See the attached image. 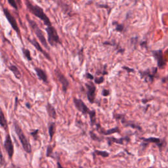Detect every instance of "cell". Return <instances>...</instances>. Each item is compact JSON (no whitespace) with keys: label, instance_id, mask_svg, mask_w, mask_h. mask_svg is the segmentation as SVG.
<instances>
[{"label":"cell","instance_id":"cell-6","mask_svg":"<svg viewBox=\"0 0 168 168\" xmlns=\"http://www.w3.org/2000/svg\"><path fill=\"white\" fill-rule=\"evenodd\" d=\"M158 69L156 67L148 68L145 70L139 71V74L141 78L144 80V82L148 83H152L157 74Z\"/></svg>","mask_w":168,"mask_h":168},{"label":"cell","instance_id":"cell-20","mask_svg":"<svg viewBox=\"0 0 168 168\" xmlns=\"http://www.w3.org/2000/svg\"><path fill=\"white\" fill-rule=\"evenodd\" d=\"M9 70L14 74V76H15L17 79H18V80L21 79V77H22L21 73V72H20L19 68L17 67V66L11 65L9 67Z\"/></svg>","mask_w":168,"mask_h":168},{"label":"cell","instance_id":"cell-29","mask_svg":"<svg viewBox=\"0 0 168 168\" xmlns=\"http://www.w3.org/2000/svg\"><path fill=\"white\" fill-rule=\"evenodd\" d=\"M110 93H111V91H110L108 89H103V91H102V95H103V96H104V97L109 96Z\"/></svg>","mask_w":168,"mask_h":168},{"label":"cell","instance_id":"cell-5","mask_svg":"<svg viewBox=\"0 0 168 168\" xmlns=\"http://www.w3.org/2000/svg\"><path fill=\"white\" fill-rule=\"evenodd\" d=\"M3 12H4L5 18L7 19L9 23L11 24V27L16 32L17 35L19 36L20 38L21 39V32H20V28L19 27L18 24H17L15 18H14L13 16V14L9 12V11L8 9L6 7H3Z\"/></svg>","mask_w":168,"mask_h":168},{"label":"cell","instance_id":"cell-18","mask_svg":"<svg viewBox=\"0 0 168 168\" xmlns=\"http://www.w3.org/2000/svg\"><path fill=\"white\" fill-rule=\"evenodd\" d=\"M46 109H47V112L49 117H51L53 119H56L57 118V112L55 111V107L50 103H47V106H46Z\"/></svg>","mask_w":168,"mask_h":168},{"label":"cell","instance_id":"cell-36","mask_svg":"<svg viewBox=\"0 0 168 168\" xmlns=\"http://www.w3.org/2000/svg\"><path fill=\"white\" fill-rule=\"evenodd\" d=\"M162 82H168V76H166V77H164L162 78Z\"/></svg>","mask_w":168,"mask_h":168},{"label":"cell","instance_id":"cell-31","mask_svg":"<svg viewBox=\"0 0 168 168\" xmlns=\"http://www.w3.org/2000/svg\"><path fill=\"white\" fill-rule=\"evenodd\" d=\"M122 68L124 69V70H126L127 72H128V73H130V72H134V69L129 68V67H127V66H123Z\"/></svg>","mask_w":168,"mask_h":168},{"label":"cell","instance_id":"cell-33","mask_svg":"<svg viewBox=\"0 0 168 168\" xmlns=\"http://www.w3.org/2000/svg\"><path fill=\"white\" fill-rule=\"evenodd\" d=\"M52 151H53V150H52V147L51 146H49L47 149V156H50V154H51Z\"/></svg>","mask_w":168,"mask_h":168},{"label":"cell","instance_id":"cell-2","mask_svg":"<svg viewBox=\"0 0 168 168\" xmlns=\"http://www.w3.org/2000/svg\"><path fill=\"white\" fill-rule=\"evenodd\" d=\"M13 126L14 131H15L17 136L19 137V140L21 141L22 146L23 149L25 150V152H27V153H30L32 152V147L30 144L29 143L26 135H24V132H23L21 126H20V125L16 120L13 121Z\"/></svg>","mask_w":168,"mask_h":168},{"label":"cell","instance_id":"cell-35","mask_svg":"<svg viewBox=\"0 0 168 168\" xmlns=\"http://www.w3.org/2000/svg\"><path fill=\"white\" fill-rule=\"evenodd\" d=\"M97 6L101 8H108V5H97Z\"/></svg>","mask_w":168,"mask_h":168},{"label":"cell","instance_id":"cell-3","mask_svg":"<svg viewBox=\"0 0 168 168\" xmlns=\"http://www.w3.org/2000/svg\"><path fill=\"white\" fill-rule=\"evenodd\" d=\"M26 18H27V21L28 22L29 26H30V28L32 29V30L34 32V34H36V36H37V38H38V39L39 40V42H41L42 45L43 46V47L49 50L48 43H47V40H46V39H45L44 34H43V33L42 32V30L39 28V27H38V25H37V23L34 21H33V20H32L29 18L28 15L26 16Z\"/></svg>","mask_w":168,"mask_h":168},{"label":"cell","instance_id":"cell-16","mask_svg":"<svg viewBox=\"0 0 168 168\" xmlns=\"http://www.w3.org/2000/svg\"><path fill=\"white\" fill-rule=\"evenodd\" d=\"M107 140H108V144L109 146H111L112 143H113L120 144H123V142L125 141L126 142H129L130 141L129 137H122V138H120V139H116L114 137H108L107 138Z\"/></svg>","mask_w":168,"mask_h":168},{"label":"cell","instance_id":"cell-24","mask_svg":"<svg viewBox=\"0 0 168 168\" xmlns=\"http://www.w3.org/2000/svg\"><path fill=\"white\" fill-rule=\"evenodd\" d=\"M89 118H90L91 126H94L95 124H96V112L95 111H91L89 114Z\"/></svg>","mask_w":168,"mask_h":168},{"label":"cell","instance_id":"cell-30","mask_svg":"<svg viewBox=\"0 0 168 168\" xmlns=\"http://www.w3.org/2000/svg\"><path fill=\"white\" fill-rule=\"evenodd\" d=\"M38 131H39L38 129H36V130H34V131L31 132V135L33 136L34 138L35 139H37V133H38Z\"/></svg>","mask_w":168,"mask_h":168},{"label":"cell","instance_id":"cell-27","mask_svg":"<svg viewBox=\"0 0 168 168\" xmlns=\"http://www.w3.org/2000/svg\"><path fill=\"white\" fill-rule=\"evenodd\" d=\"M89 134H90V136H91V137L93 140H94V141H101V139L100 138H98L97 136L96 135V134H95L94 133H93L92 131H90L89 132Z\"/></svg>","mask_w":168,"mask_h":168},{"label":"cell","instance_id":"cell-4","mask_svg":"<svg viewBox=\"0 0 168 168\" xmlns=\"http://www.w3.org/2000/svg\"><path fill=\"white\" fill-rule=\"evenodd\" d=\"M45 30L47 34V41L50 45L54 47V46H57L58 44H61V42H60L56 29L53 26L47 27L45 28Z\"/></svg>","mask_w":168,"mask_h":168},{"label":"cell","instance_id":"cell-17","mask_svg":"<svg viewBox=\"0 0 168 168\" xmlns=\"http://www.w3.org/2000/svg\"><path fill=\"white\" fill-rule=\"evenodd\" d=\"M34 70H35L36 75L40 80H42V82H43L44 83H46L48 82L47 76V74H46L45 72H44V70H43L42 68H37V67L34 68Z\"/></svg>","mask_w":168,"mask_h":168},{"label":"cell","instance_id":"cell-22","mask_svg":"<svg viewBox=\"0 0 168 168\" xmlns=\"http://www.w3.org/2000/svg\"><path fill=\"white\" fill-rule=\"evenodd\" d=\"M97 155V156H103L104 158L108 157L109 156V153L107 152L106 151H101V150H95V151L93 152V156H94Z\"/></svg>","mask_w":168,"mask_h":168},{"label":"cell","instance_id":"cell-26","mask_svg":"<svg viewBox=\"0 0 168 168\" xmlns=\"http://www.w3.org/2000/svg\"><path fill=\"white\" fill-rule=\"evenodd\" d=\"M8 4L11 5L14 9L18 11V5H17V2L15 1H14V0H8Z\"/></svg>","mask_w":168,"mask_h":168},{"label":"cell","instance_id":"cell-28","mask_svg":"<svg viewBox=\"0 0 168 168\" xmlns=\"http://www.w3.org/2000/svg\"><path fill=\"white\" fill-rule=\"evenodd\" d=\"M95 83H97V84H101V83H103L104 82V77L103 76H101L100 78H95Z\"/></svg>","mask_w":168,"mask_h":168},{"label":"cell","instance_id":"cell-21","mask_svg":"<svg viewBox=\"0 0 168 168\" xmlns=\"http://www.w3.org/2000/svg\"><path fill=\"white\" fill-rule=\"evenodd\" d=\"M55 128H56L55 123L51 122L49 123L48 131H49V137H50L51 141L52 140V139H53V137L55 134Z\"/></svg>","mask_w":168,"mask_h":168},{"label":"cell","instance_id":"cell-37","mask_svg":"<svg viewBox=\"0 0 168 168\" xmlns=\"http://www.w3.org/2000/svg\"><path fill=\"white\" fill-rule=\"evenodd\" d=\"M26 106H27L28 109H30L31 107H32L31 105H30V104L29 103H26Z\"/></svg>","mask_w":168,"mask_h":168},{"label":"cell","instance_id":"cell-23","mask_svg":"<svg viewBox=\"0 0 168 168\" xmlns=\"http://www.w3.org/2000/svg\"><path fill=\"white\" fill-rule=\"evenodd\" d=\"M22 53L23 55H24V57L27 59L29 61H31V60H32V58L31 56V53H30V51L28 50V49H26V48H22Z\"/></svg>","mask_w":168,"mask_h":168},{"label":"cell","instance_id":"cell-15","mask_svg":"<svg viewBox=\"0 0 168 168\" xmlns=\"http://www.w3.org/2000/svg\"><path fill=\"white\" fill-rule=\"evenodd\" d=\"M141 140H143L144 143H146L147 144L148 143H155L156 145H157L160 149H161L162 146L164 145V142L162 141L159 138H156V137H149V138H143L142 137L141 138Z\"/></svg>","mask_w":168,"mask_h":168},{"label":"cell","instance_id":"cell-8","mask_svg":"<svg viewBox=\"0 0 168 168\" xmlns=\"http://www.w3.org/2000/svg\"><path fill=\"white\" fill-rule=\"evenodd\" d=\"M86 87V91H87V97L89 102L93 104L95 102V92H96V87H95V84L92 82L87 83H85Z\"/></svg>","mask_w":168,"mask_h":168},{"label":"cell","instance_id":"cell-25","mask_svg":"<svg viewBox=\"0 0 168 168\" xmlns=\"http://www.w3.org/2000/svg\"><path fill=\"white\" fill-rule=\"evenodd\" d=\"M112 24L114 25V26H115L116 30L118 31V32H123V29H124V26L123 24H120L116 21L113 22Z\"/></svg>","mask_w":168,"mask_h":168},{"label":"cell","instance_id":"cell-38","mask_svg":"<svg viewBox=\"0 0 168 168\" xmlns=\"http://www.w3.org/2000/svg\"><path fill=\"white\" fill-rule=\"evenodd\" d=\"M17 102H18V97H16V98H15V107H14V110H16V109H17Z\"/></svg>","mask_w":168,"mask_h":168},{"label":"cell","instance_id":"cell-39","mask_svg":"<svg viewBox=\"0 0 168 168\" xmlns=\"http://www.w3.org/2000/svg\"><path fill=\"white\" fill-rule=\"evenodd\" d=\"M57 164H58V167H59V168H63L61 166H60V164L59 163V162H58Z\"/></svg>","mask_w":168,"mask_h":168},{"label":"cell","instance_id":"cell-14","mask_svg":"<svg viewBox=\"0 0 168 168\" xmlns=\"http://www.w3.org/2000/svg\"><path fill=\"white\" fill-rule=\"evenodd\" d=\"M96 125H97V128L98 131L100 133H101V134H103V135H109L113 134V133L120 132V129L118 127H114V128L110 129L108 130H105L101 127V126L98 123H96Z\"/></svg>","mask_w":168,"mask_h":168},{"label":"cell","instance_id":"cell-7","mask_svg":"<svg viewBox=\"0 0 168 168\" xmlns=\"http://www.w3.org/2000/svg\"><path fill=\"white\" fill-rule=\"evenodd\" d=\"M55 74L57 80H59V82L61 84L62 91L64 93H66L69 87V82L67 80V78L65 77V75L60 72V70L58 68L55 70Z\"/></svg>","mask_w":168,"mask_h":168},{"label":"cell","instance_id":"cell-9","mask_svg":"<svg viewBox=\"0 0 168 168\" xmlns=\"http://www.w3.org/2000/svg\"><path fill=\"white\" fill-rule=\"evenodd\" d=\"M73 101L74 105L76 106V108L78 109V111H80V112H82V114L83 115L90 114L91 111L89 109L88 107L85 105V104L83 102L82 100L74 97Z\"/></svg>","mask_w":168,"mask_h":168},{"label":"cell","instance_id":"cell-19","mask_svg":"<svg viewBox=\"0 0 168 168\" xmlns=\"http://www.w3.org/2000/svg\"><path fill=\"white\" fill-rule=\"evenodd\" d=\"M0 126H1L5 130H7L8 129L7 121L1 107H0Z\"/></svg>","mask_w":168,"mask_h":168},{"label":"cell","instance_id":"cell-12","mask_svg":"<svg viewBox=\"0 0 168 168\" xmlns=\"http://www.w3.org/2000/svg\"><path fill=\"white\" fill-rule=\"evenodd\" d=\"M4 147L5 150H7V154L9 156V158H11L13 157V153H14V148H13V144L12 140H11L10 135L7 133L5 137V140L4 142Z\"/></svg>","mask_w":168,"mask_h":168},{"label":"cell","instance_id":"cell-1","mask_svg":"<svg viewBox=\"0 0 168 168\" xmlns=\"http://www.w3.org/2000/svg\"><path fill=\"white\" fill-rule=\"evenodd\" d=\"M25 4L28 11H30L32 14H34V16L37 17V18L42 21L46 27H47L52 26L50 19H49L47 14L45 13L43 8L39 7V5L34 4L33 3L28 1V0H27V1H25Z\"/></svg>","mask_w":168,"mask_h":168},{"label":"cell","instance_id":"cell-10","mask_svg":"<svg viewBox=\"0 0 168 168\" xmlns=\"http://www.w3.org/2000/svg\"><path fill=\"white\" fill-rule=\"evenodd\" d=\"M114 118L116 120L121 121V122L122 123L123 125L125 126V127H131L132 128L137 129L139 130H141V127L138 126L137 124L135 123L132 121H127L126 120L125 116L123 114H114Z\"/></svg>","mask_w":168,"mask_h":168},{"label":"cell","instance_id":"cell-34","mask_svg":"<svg viewBox=\"0 0 168 168\" xmlns=\"http://www.w3.org/2000/svg\"><path fill=\"white\" fill-rule=\"evenodd\" d=\"M86 77L88 78V79H90V80H93L94 79V77L93 75H91L90 73H86Z\"/></svg>","mask_w":168,"mask_h":168},{"label":"cell","instance_id":"cell-13","mask_svg":"<svg viewBox=\"0 0 168 168\" xmlns=\"http://www.w3.org/2000/svg\"><path fill=\"white\" fill-rule=\"evenodd\" d=\"M28 41L30 42V43H31V44H32L34 47H35V48L37 49V51H39L40 53H42L43 55V56H44L46 59H47V60H49V61H52V59H51V57L46 52L44 49H43L42 47V46L40 45V44L39 43V42L37 41L36 39H30V38H28Z\"/></svg>","mask_w":168,"mask_h":168},{"label":"cell","instance_id":"cell-32","mask_svg":"<svg viewBox=\"0 0 168 168\" xmlns=\"http://www.w3.org/2000/svg\"><path fill=\"white\" fill-rule=\"evenodd\" d=\"M4 163V157H3V154L1 150V148H0V164L3 165Z\"/></svg>","mask_w":168,"mask_h":168},{"label":"cell","instance_id":"cell-11","mask_svg":"<svg viewBox=\"0 0 168 168\" xmlns=\"http://www.w3.org/2000/svg\"><path fill=\"white\" fill-rule=\"evenodd\" d=\"M152 53L154 59L157 60V65L159 68H164V67L166 65V62L164 59L163 53H162V51L161 49H160V50L152 51Z\"/></svg>","mask_w":168,"mask_h":168}]
</instances>
